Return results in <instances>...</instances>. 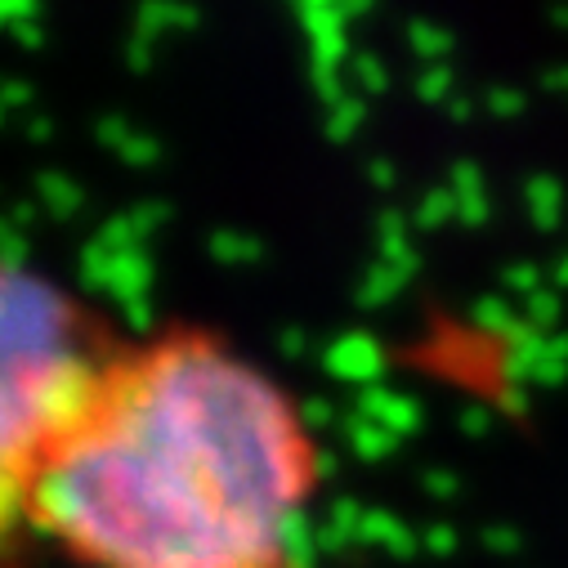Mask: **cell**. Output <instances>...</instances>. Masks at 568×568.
I'll return each mask as SVG.
<instances>
[{
	"label": "cell",
	"mask_w": 568,
	"mask_h": 568,
	"mask_svg": "<svg viewBox=\"0 0 568 568\" xmlns=\"http://www.w3.org/2000/svg\"><path fill=\"white\" fill-rule=\"evenodd\" d=\"M121 318H125L130 332H153V327H158V305H153V296L121 305Z\"/></svg>",
	"instance_id": "cell-37"
},
{
	"label": "cell",
	"mask_w": 568,
	"mask_h": 568,
	"mask_svg": "<svg viewBox=\"0 0 568 568\" xmlns=\"http://www.w3.org/2000/svg\"><path fill=\"white\" fill-rule=\"evenodd\" d=\"M310 462L287 394L189 336L130 363L103 416L41 462L32 528L94 568H282Z\"/></svg>",
	"instance_id": "cell-1"
},
{
	"label": "cell",
	"mask_w": 568,
	"mask_h": 568,
	"mask_svg": "<svg viewBox=\"0 0 568 568\" xmlns=\"http://www.w3.org/2000/svg\"><path fill=\"white\" fill-rule=\"evenodd\" d=\"M448 224H457V197H453V189L444 184V189H430V193L416 202V211H412V229H420V233H439V229H448Z\"/></svg>",
	"instance_id": "cell-21"
},
{
	"label": "cell",
	"mask_w": 568,
	"mask_h": 568,
	"mask_svg": "<svg viewBox=\"0 0 568 568\" xmlns=\"http://www.w3.org/2000/svg\"><path fill=\"white\" fill-rule=\"evenodd\" d=\"M112 260H116V251H112V246H103L99 237H90V242L81 246L77 277H81V287H85L90 296H108V282H112Z\"/></svg>",
	"instance_id": "cell-19"
},
{
	"label": "cell",
	"mask_w": 568,
	"mask_h": 568,
	"mask_svg": "<svg viewBox=\"0 0 568 568\" xmlns=\"http://www.w3.org/2000/svg\"><path fill=\"white\" fill-rule=\"evenodd\" d=\"M420 493L425 497H435V501H453L457 493H462V479L453 475V470H420Z\"/></svg>",
	"instance_id": "cell-32"
},
{
	"label": "cell",
	"mask_w": 568,
	"mask_h": 568,
	"mask_svg": "<svg viewBox=\"0 0 568 568\" xmlns=\"http://www.w3.org/2000/svg\"><path fill=\"white\" fill-rule=\"evenodd\" d=\"M367 180H372V189H381V193H389V189L398 184V171H394V162H385V158H376V162L367 166Z\"/></svg>",
	"instance_id": "cell-43"
},
{
	"label": "cell",
	"mask_w": 568,
	"mask_h": 568,
	"mask_svg": "<svg viewBox=\"0 0 568 568\" xmlns=\"http://www.w3.org/2000/svg\"><path fill=\"white\" fill-rule=\"evenodd\" d=\"M546 358L568 363V332H550V336H546Z\"/></svg>",
	"instance_id": "cell-48"
},
{
	"label": "cell",
	"mask_w": 568,
	"mask_h": 568,
	"mask_svg": "<svg viewBox=\"0 0 568 568\" xmlns=\"http://www.w3.org/2000/svg\"><path fill=\"white\" fill-rule=\"evenodd\" d=\"M358 546H376V550H385V555H394V559H407V555H416L420 537H416L394 510L367 506L363 528H358Z\"/></svg>",
	"instance_id": "cell-8"
},
{
	"label": "cell",
	"mask_w": 568,
	"mask_h": 568,
	"mask_svg": "<svg viewBox=\"0 0 568 568\" xmlns=\"http://www.w3.org/2000/svg\"><path fill=\"white\" fill-rule=\"evenodd\" d=\"M479 541H484V550H493V555H519V546H524V537H519L515 528H506V524H488Z\"/></svg>",
	"instance_id": "cell-36"
},
{
	"label": "cell",
	"mask_w": 568,
	"mask_h": 568,
	"mask_svg": "<svg viewBox=\"0 0 568 568\" xmlns=\"http://www.w3.org/2000/svg\"><path fill=\"white\" fill-rule=\"evenodd\" d=\"M453 32L444 28V23H430V19H412L407 23V50L430 68V63H444L448 54H453Z\"/></svg>",
	"instance_id": "cell-18"
},
{
	"label": "cell",
	"mask_w": 568,
	"mask_h": 568,
	"mask_svg": "<svg viewBox=\"0 0 568 568\" xmlns=\"http://www.w3.org/2000/svg\"><path fill=\"white\" fill-rule=\"evenodd\" d=\"M37 94H32V85L23 81V77H10L6 81V90H0V103H6V112H19V108H28Z\"/></svg>",
	"instance_id": "cell-41"
},
{
	"label": "cell",
	"mask_w": 568,
	"mask_h": 568,
	"mask_svg": "<svg viewBox=\"0 0 568 568\" xmlns=\"http://www.w3.org/2000/svg\"><path fill=\"white\" fill-rule=\"evenodd\" d=\"M153 296V255L149 246H134V251H116L112 260V282H108V301L130 305V301H144Z\"/></svg>",
	"instance_id": "cell-7"
},
{
	"label": "cell",
	"mask_w": 568,
	"mask_h": 568,
	"mask_svg": "<svg viewBox=\"0 0 568 568\" xmlns=\"http://www.w3.org/2000/svg\"><path fill=\"white\" fill-rule=\"evenodd\" d=\"M568 381V363H555V358H541V367H537V376H532V385H546V389H559Z\"/></svg>",
	"instance_id": "cell-42"
},
{
	"label": "cell",
	"mask_w": 568,
	"mask_h": 568,
	"mask_svg": "<svg viewBox=\"0 0 568 568\" xmlns=\"http://www.w3.org/2000/svg\"><path fill=\"white\" fill-rule=\"evenodd\" d=\"M363 121H367V99H363V94H349V99H341L336 108H327L323 134L332 139V144H354L358 130H363Z\"/></svg>",
	"instance_id": "cell-20"
},
{
	"label": "cell",
	"mask_w": 568,
	"mask_h": 568,
	"mask_svg": "<svg viewBox=\"0 0 568 568\" xmlns=\"http://www.w3.org/2000/svg\"><path fill=\"white\" fill-rule=\"evenodd\" d=\"M349 77H354V85H358L363 99H376V94L389 90V72H385V63H381L376 54H367V50H358V54L349 59Z\"/></svg>",
	"instance_id": "cell-23"
},
{
	"label": "cell",
	"mask_w": 568,
	"mask_h": 568,
	"mask_svg": "<svg viewBox=\"0 0 568 568\" xmlns=\"http://www.w3.org/2000/svg\"><path fill=\"white\" fill-rule=\"evenodd\" d=\"M134 130H130V121L125 116H99V125H94V139H99V144L108 149V153H121L125 149V139H130Z\"/></svg>",
	"instance_id": "cell-33"
},
{
	"label": "cell",
	"mask_w": 568,
	"mask_h": 568,
	"mask_svg": "<svg viewBox=\"0 0 568 568\" xmlns=\"http://www.w3.org/2000/svg\"><path fill=\"white\" fill-rule=\"evenodd\" d=\"M10 37H14L23 50H41V45H45V28H41V23H23V28H10Z\"/></svg>",
	"instance_id": "cell-44"
},
{
	"label": "cell",
	"mask_w": 568,
	"mask_h": 568,
	"mask_svg": "<svg viewBox=\"0 0 568 568\" xmlns=\"http://www.w3.org/2000/svg\"><path fill=\"white\" fill-rule=\"evenodd\" d=\"M94 237H99L103 246H112V251H134V246H144V237L134 233V224H130V215H125V211H121V215H112V220H103Z\"/></svg>",
	"instance_id": "cell-29"
},
{
	"label": "cell",
	"mask_w": 568,
	"mask_h": 568,
	"mask_svg": "<svg viewBox=\"0 0 568 568\" xmlns=\"http://www.w3.org/2000/svg\"><path fill=\"white\" fill-rule=\"evenodd\" d=\"M457 430L466 435V439H488L493 435V407H484V403H466L462 412H457Z\"/></svg>",
	"instance_id": "cell-31"
},
{
	"label": "cell",
	"mask_w": 568,
	"mask_h": 568,
	"mask_svg": "<svg viewBox=\"0 0 568 568\" xmlns=\"http://www.w3.org/2000/svg\"><path fill=\"white\" fill-rule=\"evenodd\" d=\"M301 10H341L345 19H363V14H372V0H296Z\"/></svg>",
	"instance_id": "cell-39"
},
{
	"label": "cell",
	"mask_w": 568,
	"mask_h": 568,
	"mask_svg": "<svg viewBox=\"0 0 568 568\" xmlns=\"http://www.w3.org/2000/svg\"><path fill=\"white\" fill-rule=\"evenodd\" d=\"M305 349H310L305 327H282V332H277V354H282V358H305Z\"/></svg>",
	"instance_id": "cell-40"
},
{
	"label": "cell",
	"mask_w": 568,
	"mask_h": 568,
	"mask_svg": "<svg viewBox=\"0 0 568 568\" xmlns=\"http://www.w3.org/2000/svg\"><path fill=\"white\" fill-rule=\"evenodd\" d=\"M559 318H564V296H559L555 287H541L537 296L524 301V323H528V327H537V332H555Z\"/></svg>",
	"instance_id": "cell-24"
},
{
	"label": "cell",
	"mask_w": 568,
	"mask_h": 568,
	"mask_svg": "<svg viewBox=\"0 0 568 568\" xmlns=\"http://www.w3.org/2000/svg\"><path fill=\"white\" fill-rule=\"evenodd\" d=\"M0 19H6V28L37 23L41 19V0H0Z\"/></svg>",
	"instance_id": "cell-38"
},
{
	"label": "cell",
	"mask_w": 568,
	"mask_h": 568,
	"mask_svg": "<svg viewBox=\"0 0 568 568\" xmlns=\"http://www.w3.org/2000/svg\"><path fill=\"white\" fill-rule=\"evenodd\" d=\"M277 550H282V568H314L318 564V528L310 524L305 510H296L277 532Z\"/></svg>",
	"instance_id": "cell-15"
},
{
	"label": "cell",
	"mask_w": 568,
	"mask_h": 568,
	"mask_svg": "<svg viewBox=\"0 0 568 568\" xmlns=\"http://www.w3.org/2000/svg\"><path fill=\"white\" fill-rule=\"evenodd\" d=\"M116 158H121L125 166H134V171H144V166H158V162H162V144H158L153 134H139V130H134Z\"/></svg>",
	"instance_id": "cell-28"
},
{
	"label": "cell",
	"mask_w": 568,
	"mask_h": 568,
	"mask_svg": "<svg viewBox=\"0 0 568 568\" xmlns=\"http://www.w3.org/2000/svg\"><path fill=\"white\" fill-rule=\"evenodd\" d=\"M484 108H488V116H497V121H515V116H524L528 94L515 90V85H493V90L484 94Z\"/></svg>",
	"instance_id": "cell-27"
},
{
	"label": "cell",
	"mask_w": 568,
	"mask_h": 568,
	"mask_svg": "<svg viewBox=\"0 0 568 568\" xmlns=\"http://www.w3.org/2000/svg\"><path fill=\"white\" fill-rule=\"evenodd\" d=\"M296 416H301V430H305V435L336 425V407H332V398H323V394H314V398L296 403Z\"/></svg>",
	"instance_id": "cell-30"
},
{
	"label": "cell",
	"mask_w": 568,
	"mask_h": 568,
	"mask_svg": "<svg viewBox=\"0 0 568 568\" xmlns=\"http://www.w3.org/2000/svg\"><path fill=\"white\" fill-rule=\"evenodd\" d=\"M206 251L224 268H246V264H260V255H264V246L251 233H242V229H215L206 237Z\"/></svg>",
	"instance_id": "cell-17"
},
{
	"label": "cell",
	"mask_w": 568,
	"mask_h": 568,
	"mask_svg": "<svg viewBox=\"0 0 568 568\" xmlns=\"http://www.w3.org/2000/svg\"><path fill=\"white\" fill-rule=\"evenodd\" d=\"M323 367H327L332 381L354 385V389L363 394V389L381 385L389 358H385V345H381L372 332H345V336H336V341L323 349Z\"/></svg>",
	"instance_id": "cell-3"
},
{
	"label": "cell",
	"mask_w": 568,
	"mask_h": 568,
	"mask_svg": "<svg viewBox=\"0 0 568 568\" xmlns=\"http://www.w3.org/2000/svg\"><path fill=\"white\" fill-rule=\"evenodd\" d=\"M310 470H314V479H323V484H332L336 479V470H341V462H336V453H314V462H310Z\"/></svg>",
	"instance_id": "cell-45"
},
{
	"label": "cell",
	"mask_w": 568,
	"mask_h": 568,
	"mask_svg": "<svg viewBox=\"0 0 568 568\" xmlns=\"http://www.w3.org/2000/svg\"><path fill=\"white\" fill-rule=\"evenodd\" d=\"M416 268H420V255L416 260H372V268L363 273V282H358V310H385V305H394L398 296H403V287L416 277Z\"/></svg>",
	"instance_id": "cell-6"
},
{
	"label": "cell",
	"mask_w": 568,
	"mask_h": 568,
	"mask_svg": "<svg viewBox=\"0 0 568 568\" xmlns=\"http://www.w3.org/2000/svg\"><path fill=\"white\" fill-rule=\"evenodd\" d=\"M37 206H41L50 220L68 224L72 215H81L85 193H81V184H77L72 175H63V171H41V175H37Z\"/></svg>",
	"instance_id": "cell-13"
},
{
	"label": "cell",
	"mask_w": 568,
	"mask_h": 568,
	"mask_svg": "<svg viewBox=\"0 0 568 568\" xmlns=\"http://www.w3.org/2000/svg\"><path fill=\"white\" fill-rule=\"evenodd\" d=\"M77 310L41 273H6L0 287V381H45L81 358Z\"/></svg>",
	"instance_id": "cell-2"
},
{
	"label": "cell",
	"mask_w": 568,
	"mask_h": 568,
	"mask_svg": "<svg viewBox=\"0 0 568 568\" xmlns=\"http://www.w3.org/2000/svg\"><path fill=\"white\" fill-rule=\"evenodd\" d=\"M6 273H28V242L14 220H6Z\"/></svg>",
	"instance_id": "cell-35"
},
{
	"label": "cell",
	"mask_w": 568,
	"mask_h": 568,
	"mask_svg": "<svg viewBox=\"0 0 568 568\" xmlns=\"http://www.w3.org/2000/svg\"><path fill=\"white\" fill-rule=\"evenodd\" d=\"M301 28L310 41V63L314 72H341L354 54H349V19L341 10H301Z\"/></svg>",
	"instance_id": "cell-4"
},
{
	"label": "cell",
	"mask_w": 568,
	"mask_h": 568,
	"mask_svg": "<svg viewBox=\"0 0 568 568\" xmlns=\"http://www.w3.org/2000/svg\"><path fill=\"white\" fill-rule=\"evenodd\" d=\"M125 215H130L134 233L144 237V242H149V237H153V233H158L162 224H171V206H166L162 197H144V202H134V206H130Z\"/></svg>",
	"instance_id": "cell-26"
},
{
	"label": "cell",
	"mask_w": 568,
	"mask_h": 568,
	"mask_svg": "<svg viewBox=\"0 0 568 568\" xmlns=\"http://www.w3.org/2000/svg\"><path fill=\"white\" fill-rule=\"evenodd\" d=\"M550 287H555V292H568V251L550 264Z\"/></svg>",
	"instance_id": "cell-49"
},
{
	"label": "cell",
	"mask_w": 568,
	"mask_h": 568,
	"mask_svg": "<svg viewBox=\"0 0 568 568\" xmlns=\"http://www.w3.org/2000/svg\"><path fill=\"white\" fill-rule=\"evenodd\" d=\"M470 323H475L479 336L510 345L519 336V327H524V310H515L506 296H479L475 310H470Z\"/></svg>",
	"instance_id": "cell-14"
},
{
	"label": "cell",
	"mask_w": 568,
	"mask_h": 568,
	"mask_svg": "<svg viewBox=\"0 0 568 568\" xmlns=\"http://www.w3.org/2000/svg\"><path fill=\"white\" fill-rule=\"evenodd\" d=\"M453 90H457V77L448 63H430V68H420L416 77V99L420 103H435V108H448L453 103Z\"/></svg>",
	"instance_id": "cell-22"
},
{
	"label": "cell",
	"mask_w": 568,
	"mask_h": 568,
	"mask_svg": "<svg viewBox=\"0 0 568 568\" xmlns=\"http://www.w3.org/2000/svg\"><path fill=\"white\" fill-rule=\"evenodd\" d=\"M341 435H345V448L358 457V462H367V466H376V462H389L394 453H398V435H389L385 425H376V420H367V416H349V420H341Z\"/></svg>",
	"instance_id": "cell-11"
},
{
	"label": "cell",
	"mask_w": 568,
	"mask_h": 568,
	"mask_svg": "<svg viewBox=\"0 0 568 568\" xmlns=\"http://www.w3.org/2000/svg\"><path fill=\"white\" fill-rule=\"evenodd\" d=\"M354 412L367 416V420H376V425H385V430L398 435V439H412L420 430V403L412 394H403V389L372 385V389H363L354 398Z\"/></svg>",
	"instance_id": "cell-5"
},
{
	"label": "cell",
	"mask_w": 568,
	"mask_h": 568,
	"mask_svg": "<svg viewBox=\"0 0 568 568\" xmlns=\"http://www.w3.org/2000/svg\"><path fill=\"white\" fill-rule=\"evenodd\" d=\"M50 130H54V125H50L45 116H32V121H28V134H32V139H50Z\"/></svg>",
	"instance_id": "cell-51"
},
{
	"label": "cell",
	"mask_w": 568,
	"mask_h": 568,
	"mask_svg": "<svg viewBox=\"0 0 568 568\" xmlns=\"http://www.w3.org/2000/svg\"><path fill=\"white\" fill-rule=\"evenodd\" d=\"M448 189H453V197H457V224H466V229H484L488 215H493L484 171H479L475 162H457L453 175H448Z\"/></svg>",
	"instance_id": "cell-10"
},
{
	"label": "cell",
	"mask_w": 568,
	"mask_h": 568,
	"mask_svg": "<svg viewBox=\"0 0 568 568\" xmlns=\"http://www.w3.org/2000/svg\"><path fill=\"white\" fill-rule=\"evenodd\" d=\"M541 90H550V94H568V63L546 68V72H541Z\"/></svg>",
	"instance_id": "cell-47"
},
{
	"label": "cell",
	"mask_w": 568,
	"mask_h": 568,
	"mask_svg": "<svg viewBox=\"0 0 568 568\" xmlns=\"http://www.w3.org/2000/svg\"><path fill=\"white\" fill-rule=\"evenodd\" d=\"M420 546L430 550V555H439V559H448L457 546H462V537H457V528L453 524H430L420 532Z\"/></svg>",
	"instance_id": "cell-34"
},
{
	"label": "cell",
	"mask_w": 568,
	"mask_h": 568,
	"mask_svg": "<svg viewBox=\"0 0 568 568\" xmlns=\"http://www.w3.org/2000/svg\"><path fill=\"white\" fill-rule=\"evenodd\" d=\"M448 112H453V121H457V125L475 121V103H470V99H453V103H448Z\"/></svg>",
	"instance_id": "cell-50"
},
{
	"label": "cell",
	"mask_w": 568,
	"mask_h": 568,
	"mask_svg": "<svg viewBox=\"0 0 568 568\" xmlns=\"http://www.w3.org/2000/svg\"><path fill=\"white\" fill-rule=\"evenodd\" d=\"M197 28V10L189 6V0H144L134 14V37L158 45L166 32H189Z\"/></svg>",
	"instance_id": "cell-9"
},
{
	"label": "cell",
	"mask_w": 568,
	"mask_h": 568,
	"mask_svg": "<svg viewBox=\"0 0 568 568\" xmlns=\"http://www.w3.org/2000/svg\"><path fill=\"white\" fill-rule=\"evenodd\" d=\"M363 515H367V506H358L354 497H336L327 506V524L318 528V550L323 555H345L349 546H358Z\"/></svg>",
	"instance_id": "cell-12"
},
{
	"label": "cell",
	"mask_w": 568,
	"mask_h": 568,
	"mask_svg": "<svg viewBox=\"0 0 568 568\" xmlns=\"http://www.w3.org/2000/svg\"><path fill=\"white\" fill-rule=\"evenodd\" d=\"M501 403H506L510 416H524L528 412V385H506L501 389Z\"/></svg>",
	"instance_id": "cell-46"
},
{
	"label": "cell",
	"mask_w": 568,
	"mask_h": 568,
	"mask_svg": "<svg viewBox=\"0 0 568 568\" xmlns=\"http://www.w3.org/2000/svg\"><path fill=\"white\" fill-rule=\"evenodd\" d=\"M550 23H555V28H568V6H555V10H550Z\"/></svg>",
	"instance_id": "cell-52"
},
{
	"label": "cell",
	"mask_w": 568,
	"mask_h": 568,
	"mask_svg": "<svg viewBox=\"0 0 568 568\" xmlns=\"http://www.w3.org/2000/svg\"><path fill=\"white\" fill-rule=\"evenodd\" d=\"M524 206H528V220L541 229V233H555L559 220H564V189L555 175H532L524 184Z\"/></svg>",
	"instance_id": "cell-16"
},
{
	"label": "cell",
	"mask_w": 568,
	"mask_h": 568,
	"mask_svg": "<svg viewBox=\"0 0 568 568\" xmlns=\"http://www.w3.org/2000/svg\"><path fill=\"white\" fill-rule=\"evenodd\" d=\"M546 277H550V273H541L537 260H515V264H506V273H501V287H506L510 296L528 301V296H537V292L546 287Z\"/></svg>",
	"instance_id": "cell-25"
}]
</instances>
